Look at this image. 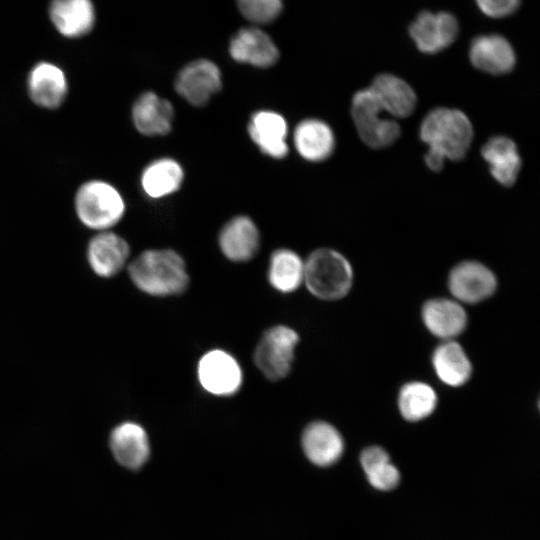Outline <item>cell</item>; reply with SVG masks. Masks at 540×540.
<instances>
[{"instance_id":"6da1fadb","label":"cell","mask_w":540,"mask_h":540,"mask_svg":"<svg viewBox=\"0 0 540 540\" xmlns=\"http://www.w3.org/2000/svg\"><path fill=\"white\" fill-rule=\"evenodd\" d=\"M473 126L469 117L459 109L438 107L423 118L419 135L427 145L424 156L427 167L439 172L445 161H459L470 149L473 141Z\"/></svg>"},{"instance_id":"7a4b0ae2","label":"cell","mask_w":540,"mask_h":540,"mask_svg":"<svg viewBox=\"0 0 540 540\" xmlns=\"http://www.w3.org/2000/svg\"><path fill=\"white\" fill-rule=\"evenodd\" d=\"M128 273L139 290L155 297L180 295L189 285L184 258L170 248L141 252L129 263Z\"/></svg>"},{"instance_id":"3957f363","label":"cell","mask_w":540,"mask_h":540,"mask_svg":"<svg viewBox=\"0 0 540 540\" xmlns=\"http://www.w3.org/2000/svg\"><path fill=\"white\" fill-rule=\"evenodd\" d=\"M353 281L351 263L335 249H315L304 260L303 284L318 299L335 301L345 297L350 292Z\"/></svg>"},{"instance_id":"277c9868","label":"cell","mask_w":540,"mask_h":540,"mask_svg":"<svg viewBox=\"0 0 540 540\" xmlns=\"http://www.w3.org/2000/svg\"><path fill=\"white\" fill-rule=\"evenodd\" d=\"M74 204L82 224L99 231L114 227L126 211L122 194L115 186L103 180L83 183L76 192Z\"/></svg>"},{"instance_id":"5b68a950","label":"cell","mask_w":540,"mask_h":540,"mask_svg":"<svg viewBox=\"0 0 540 540\" xmlns=\"http://www.w3.org/2000/svg\"><path fill=\"white\" fill-rule=\"evenodd\" d=\"M350 112L360 139L368 147L383 149L398 140L401 134L399 124L383 110L369 88L353 95Z\"/></svg>"},{"instance_id":"8992f818","label":"cell","mask_w":540,"mask_h":540,"mask_svg":"<svg viewBox=\"0 0 540 540\" xmlns=\"http://www.w3.org/2000/svg\"><path fill=\"white\" fill-rule=\"evenodd\" d=\"M298 342L299 336L291 327H270L255 347L253 359L256 367L271 381L285 378L291 371Z\"/></svg>"},{"instance_id":"52a82bcc","label":"cell","mask_w":540,"mask_h":540,"mask_svg":"<svg viewBox=\"0 0 540 540\" xmlns=\"http://www.w3.org/2000/svg\"><path fill=\"white\" fill-rule=\"evenodd\" d=\"M223 85L220 68L209 59H197L180 69L174 80L179 97L193 107H204Z\"/></svg>"},{"instance_id":"ba28073f","label":"cell","mask_w":540,"mask_h":540,"mask_svg":"<svg viewBox=\"0 0 540 540\" xmlns=\"http://www.w3.org/2000/svg\"><path fill=\"white\" fill-rule=\"evenodd\" d=\"M197 375L202 388L214 396H232L243 383V371L239 362L222 349L210 350L201 357Z\"/></svg>"},{"instance_id":"9c48e42d","label":"cell","mask_w":540,"mask_h":540,"mask_svg":"<svg viewBox=\"0 0 540 540\" xmlns=\"http://www.w3.org/2000/svg\"><path fill=\"white\" fill-rule=\"evenodd\" d=\"M448 289L456 301L476 304L491 297L497 289V278L486 265L465 260L452 267L447 279Z\"/></svg>"},{"instance_id":"30bf717a","label":"cell","mask_w":540,"mask_h":540,"mask_svg":"<svg viewBox=\"0 0 540 540\" xmlns=\"http://www.w3.org/2000/svg\"><path fill=\"white\" fill-rule=\"evenodd\" d=\"M250 140L265 156L281 160L288 156L289 125L281 113L272 109L253 112L247 123Z\"/></svg>"},{"instance_id":"8fae6325","label":"cell","mask_w":540,"mask_h":540,"mask_svg":"<svg viewBox=\"0 0 540 540\" xmlns=\"http://www.w3.org/2000/svg\"><path fill=\"white\" fill-rule=\"evenodd\" d=\"M410 37L418 50L425 54H436L455 41L459 23L449 12H420L409 28Z\"/></svg>"},{"instance_id":"7c38bea8","label":"cell","mask_w":540,"mask_h":540,"mask_svg":"<svg viewBox=\"0 0 540 540\" xmlns=\"http://www.w3.org/2000/svg\"><path fill=\"white\" fill-rule=\"evenodd\" d=\"M217 242L226 259L244 263L257 255L261 246V234L254 219L245 214H238L222 225Z\"/></svg>"},{"instance_id":"4fadbf2b","label":"cell","mask_w":540,"mask_h":540,"mask_svg":"<svg viewBox=\"0 0 540 540\" xmlns=\"http://www.w3.org/2000/svg\"><path fill=\"white\" fill-rule=\"evenodd\" d=\"M131 118L135 129L147 137H161L173 129V104L154 91L141 93L134 101Z\"/></svg>"},{"instance_id":"5bb4252c","label":"cell","mask_w":540,"mask_h":540,"mask_svg":"<svg viewBox=\"0 0 540 540\" xmlns=\"http://www.w3.org/2000/svg\"><path fill=\"white\" fill-rule=\"evenodd\" d=\"M292 143L302 159L310 163H321L332 156L336 137L327 122L308 117L300 120L293 128Z\"/></svg>"},{"instance_id":"9a60e30c","label":"cell","mask_w":540,"mask_h":540,"mask_svg":"<svg viewBox=\"0 0 540 540\" xmlns=\"http://www.w3.org/2000/svg\"><path fill=\"white\" fill-rule=\"evenodd\" d=\"M421 319L426 329L443 341L454 340L468 323L464 307L453 298L427 300L421 308Z\"/></svg>"},{"instance_id":"2e32d148","label":"cell","mask_w":540,"mask_h":540,"mask_svg":"<svg viewBox=\"0 0 540 540\" xmlns=\"http://www.w3.org/2000/svg\"><path fill=\"white\" fill-rule=\"evenodd\" d=\"M469 60L482 72L503 75L515 67L516 53L511 43L502 35L484 34L472 40Z\"/></svg>"},{"instance_id":"e0dca14e","label":"cell","mask_w":540,"mask_h":540,"mask_svg":"<svg viewBox=\"0 0 540 540\" xmlns=\"http://www.w3.org/2000/svg\"><path fill=\"white\" fill-rule=\"evenodd\" d=\"M232 59L257 68H269L279 59V50L271 37L256 27L239 30L231 39Z\"/></svg>"},{"instance_id":"ac0fdd59","label":"cell","mask_w":540,"mask_h":540,"mask_svg":"<svg viewBox=\"0 0 540 540\" xmlns=\"http://www.w3.org/2000/svg\"><path fill=\"white\" fill-rule=\"evenodd\" d=\"M130 255L127 241L120 235L100 231L89 242L87 259L92 270L101 277H112L125 266Z\"/></svg>"},{"instance_id":"d6986e66","label":"cell","mask_w":540,"mask_h":540,"mask_svg":"<svg viewBox=\"0 0 540 540\" xmlns=\"http://www.w3.org/2000/svg\"><path fill=\"white\" fill-rule=\"evenodd\" d=\"M301 443L306 457L315 465L330 466L344 451L340 432L326 421H313L303 430Z\"/></svg>"},{"instance_id":"ffe728a7","label":"cell","mask_w":540,"mask_h":540,"mask_svg":"<svg viewBox=\"0 0 540 540\" xmlns=\"http://www.w3.org/2000/svg\"><path fill=\"white\" fill-rule=\"evenodd\" d=\"M109 443L114 458L128 469H139L149 458L148 435L136 422L126 421L117 425L111 432Z\"/></svg>"},{"instance_id":"44dd1931","label":"cell","mask_w":540,"mask_h":540,"mask_svg":"<svg viewBox=\"0 0 540 540\" xmlns=\"http://www.w3.org/2000/svg\"><path fill=\"white\" fill-rule=\"evenodd\" d=\"M184 180L182 164L173 157L162 156L145 166L140 176V185L148 198L161 200L178 192Z\"/></svg>"},{"instance_id":"7402d4cb","label":"cell","mask_w":540,"mask_h":540,"mask_svg":"<svg viewBox=\"0 0 540 540\" xmlns=\"http://www.w3.org/2000/svg\"><path fill=\"white\" fill-rule=\"evenodd\" d=\"M368 88L383 110L392 118L408 117L416 108L415 91L399 76L390 73L379 74Z\"/></svg>"},{"instance_id":"603a6c76","label":"cell","mask_w":540,"mask_h":540,"mask_svg":"<svg viewBox=\"0 0 540 540\" xmlns=\"http://www.w3.org/2000/svg\"><path fill=\"white\" fill-rule=\"evenodd\" d=\"M481 156L488 164L490 174L499 184L510 187L516 182L522 159L511 138L503 135L491 137L482 146Z\"/></svg>"},{"instance_id":"cb8c5ba5","label":"cell","mask_w":540,"mask_h":540,"mask_svg":"<svg viewBox=\"0 0 540 540\" xmlns=\"http://www.w3.org/2000/svg\"><path fill=\"white\" fill-rule=\"evenodd\" d=\"M28 93L36 105L46 109L58 108L68 93L64 72L52 63H38L29 74Z\"/></svg>"},{"instance_id":"d4e9b609","label":"cell","mask_w":540,"mask_h":540,"mask_svg":"<svg viewBox=\"0 0 540 540\" xmlns=\"http://www.w3.org/2000/svg\"><path fill=\"white\" fill-rule=\"evenodd\" d=\"M431 363L438 379L450 387L466 384L472 374V363L455 340L440 343L432 353Z\"/></svg>"},{"instance_id":"484cf974","label":"cell","mask_w":540,"mask_h":540,"mask_svg":"<svg viewBox=\"0 0 540 540\" xmlns=\"http://www.w3.org/2000/svg\"><path fill=\"white\" fill-rule=\"evenodd\" d=\"M51 19L66 37H79L91 30L95 20L91 0H54L50 7Z\"/></svg>"},{"instance_id":"4316f807","label":"cell","mask_w":540,"mask_h":540,"mask_svg":"<svg viewBox=\"0 0 540 540\" xmlns=\"http://www.w3.org/2000/svg\"><path fill=\"white\" fill-rule=\"evenodd\" d=\"M267 278L278 292L296 291L304 282V259L289 248L274 250L269 258Z\"/></svg>"},{"instance_id":"83f0119b","label":"cell","mask_w":540,"mask_h":540,"mask_svg":"<svg viewBox=\"0 0 540 540\" xmlns=\"http://www.w3.org/2000/svg\"><path fill=\"white\" fill-rule=\"evenodd\" d=\"M438 404L436 391L422 381L405 383L398 392L397 406L401 416L410 422L428 418Z\"/></svg>"},{"instance_id":"f1b7e54d","label":"cell","mask_w":540,"mask_h":540,"mask_svg":"<svg viewBox=\"0 0 540 540\" xmlns=\"http://www.w3.org/2000/svg\"><path fill=\"white\" fill-rule=\"evenodd\" d=\"M361 466L369 483L378 490L395 488L400 480L398 469L390 462L388 453L379 446H369L360 455Z\"/></svg>"},{"instance_id":"f546056e","label":"cell","mask_w":540,"mask_h":540,"mask_svg":"<svg viewBox=\"0 0 540 540\" xmlns=\"http://www.w3.org/2000/svg\"><path fill=\"white\" fill-rule=\"evenodd\" d=\"M237 4L244 17L259 24L273 21L282 10V0H237Z\"/></svg>"},{"instance_id":"4dcf8cb0","label":"cell","mask_w":540,"mask_h":540,"mask_svg":"<svg viewBox=\"0 0 540 540\" xmlns=\"http://www.w3.org/2000/svg\"><path fill=\"white\" fill-rule=\"evenodd\" d=\"M479 10L490 18H504L514 13L521 0H475Z\"/></svg>"}]
</instances>
